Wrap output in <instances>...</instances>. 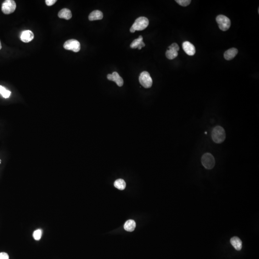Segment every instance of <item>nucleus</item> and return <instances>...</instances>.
Returning a JSON list of instances; mask_svg holds the SVG:
<instances>
[{"instance_id":"4","label":"nucleus","mask_w":259,"mask_h":259,"mask_svg":"<svg viewBox=\"0 0 259 259\" xmlns=\"http://www.w3.org/2000/svg\"><path fill=\"white\" fill-rule=\"evenodd\" d=\"M218 27L221 30L226 31L230 28L231 26L230 20L224 15H219L216 18Z\"/></svg>"},{"instance_id":"16","label":"nucleus","mask_w":259,"mask_h":259,"mask_svg":"<svg viewBox=\"0 0 259 259\" xmlns=\"http://www.w3.org/2000/svg\"><path fill=\"white\" fill-rule=\"evenodd\" d=\"M136 226V223L134 220H129L126 222L124 224V228L125 230L129 232L134 231Z\"/></svg>"},{"instance_id":"19","label":"nucleus","mask_w":259,"mask_h":259,"mask_svg":"<svg viewBox=\"0 0 259 259\" xmlns=\"http://www.w3.org/2000/svg\"><path fill=\"white\" fill-rule=\"evenodd\" d=\"M11 91L9 90L6 89L4 86L0 85V94L1 96L5 99H7L11 95Z\"/></svg>"},{"instance_id":"20","label":"nucleus","mask_w":259,"mask_h":259,"mask_svg":"<svg viewBox=\"0 0 259 259\" xmlns=\"http://www.w3.org/2000/svg\"><path fill=\"white\" fill-rule=\"evenodd\" d=\"M42 236V231L40 229L36 230L33 233V237L35 240H39Z\"/></svg>"},{"instance_id":"3","label":"nucleus","mask_w":259,"mask_h":259,"mask_svg":"<svg viewBox=\"0 0 259 259\" xmlns=\"http://www.w3.org/2000/svg\"><path fill=\"white\" fill-rule=\"evenodd\" d=\"M202 163L206 169H211L215 165V159L211 154H204L202 157Z\"/></svg>"},{"instance_id":"22","label":"nucleus","mask_w":259,"mask_h":259,"mask_svg":"<svg viewBox=\"0 0 259 259\" xmlns=\"http://www.w3.org/2000/svg\"><path fill=\"white\" fill-rule=\"evenodd\" d=\"M56 0H46L45 3L47 6H52L56 3Z\"/></svg>"},{"instance_id":"8","label":"nucleus","mask_w":259,"mask_h":259,"mask_svg":"<svg viewBox=\"0 0 259 259\" xmlns=\"http://www.w3.org/2000/svg\"><path fill=\"white\" fill-rule=\"evenodd\" d=\"M107 78L109 80L115 82L119 87L123 85V79L119 76L117 72H113L112 74H108Z\"/></svg>"},{"instance_id":"5","label":"nucleus","mask_w":259,"mask_h":259,"mask_svg":"<svg viewBox=\"0 0 259 259\" xmlns=\"http://www.w3.org/2000/svg\"><path fill=\"white\" fill-rule=\"evenodd\" d=\"M16 5L15 1L6 0L1 5V11L5 15H9L16 10Z\"/></svg>"},{"instance_id":"12","label":"nucleus","mask_w":259,"mask_h":259,"mask_svg":"<svg viewBox=\"0 0 259 259\" xmlns=\"http://www.w3.org/2000/svg\"><path fill=\"white\" fill-rule=\"evenodd\" d=\"M237 53L238 50L235 47H232L226 51L224 53V58L226 60L230 61L236 57Z\"/></svg>"},{"instance_id":"13","label":"nucleus","mask_w":259,"mask_h":259,"mask_svg":"<svg viewBox=\"0 0 259 259\" xmlns=\"http://www.w3.org/2000/svg\"><path fill=\"white\" fill-rule=\"evenodd\" d=\"M58 16L60 19L69 20L72 18V14L70 10L67 8H63L58 13Z\"/></svg>"},{"instance_id":"23","label":"nucleus","mask_w":259,"mask_h":259,"mask_svg":"<svg viewBox=\"0 0 259 259\" xmlns=\"http://www.w3.org/2000/svg\"><path fill=\"white\" fill-rule=\"evenodd\" d=\"M9 256L7 253L5 252L0 253V259H9Z\"/></svg>"},{"instance_id":"25","label":"nucleus","mask_w":259,"mask_h":259,"mask_svg":"<svg viewBox=\"0 0 259 259\" xmlns=\"http://www.w3.org/2000/svg\"><path fill=\"white\" fill-rule=\"evenodd\" d=\"M1 42H0V50H1Z\"/></svg>"},{"instance_id":"14","label":"nucleus","mask_w":259,"mask_h":259,"mask_svg":"<svg viewBox=\"0 0 259 259\" xmlns=\"http://www.w3.org/2000/svg\"><path fill=\"white\" fill-rule=\"evenodd\" d=\"M230 243L233 247L237 251H240L242 248V242L239 237H234L230 240Z\"/></svg>"},{"instance_id":"6","label":"nucleus","mask_w":259,"mask_h":259,"mask_svg":"<svg viewBox=\"0 0 259 259\" xmlns=\"http://www.w3.org/2000/svg\"><path fill=\"white\" fill-rule=\"evenodd\" d=\"M139 82L141 85L145 88H151L153 84L152 78L149 73L146 71H144L140 74Z\"/></svg>"},{"instance_id":"15","label":"nucleus","mask_w":259,"mask_h":259,"mask_svg":"<svg viewBox=\"0 0 259 259\" xmlns=\"http://www.w3.org/2000/svg\"><path fill=\"white\" fill-rule=\"evenodd\" d=\"M103 17V15L101 11L99 10H95L90 13L88 16V19L90 21H94L97 20L102 19Z\"/></svg>"},{"instance_id":"21","label":"nucleus","mask_w":259,"mask_h":259,"mask_svg":"<svg viewBox=\"0 0 259 259\" xmlns=\"http://www.w3.org/2000/svg\"><path fill=\"white\" fill-rule=\"evenodd\" d=\"M177 3L182 6H187L191 2V0H176Z\"/></svg>"},{"instance_id":"2","label":"nucleus","mask_w":259,"mask_h":259,"mask_svg":"<svg viewBox=\"0 0 259 259\" xmlns=\"http://www.w3.org/2000/svg\"><path fill=\"white\" fill-rule=\"evenodd\" d=\"M149 20L146 17H140L136 19L130 28L131 33H134L135 31H141L144 30L148 27Z\"/></svg>"},{"instance_id":"9","label":"nucleus","mask_w":259,"mask_h":259,"mask_svg":"<svg viewBox=\"0 0 259 259\" xmlns=\"http://www.w3.org/2000/svg\"><path fill=\"white\" fill-rule=\"evenodd\" d=\"M183 47L184 51L189 56H193L194 55L196 52L194 45L190 42H184L183 43Z\"/></svg>"},{"instance_id":"24","label":"nucleus","mask_w":259,"mask_h":259,"mask_svg":"<svg viewBox=\"0 0 259 259\" xmlns=\"http://www.w3.org/2000/svg\"><path fill=\"white\" fill-rule=\"evenodd\" d=\"M168 47L175 49V50H177L178 51H179V50H180V47H179L178 44H177V43H173V44H172L171 45H170V46Z\"/></svg>"},{"instance_id":"17","label":"nucleus","mask_w":259,"mask_h":259,"mask_svg":"<svg viewBox=\"0 0 259 259\" xmlns=\"http://www.w3.org/2000/svg\"><path fill=\"white\" fill-rule=\"evenodd\" d=\"M178 55V51L175 49L170 47H168V50H167L165 53V56L169 60H173L176 58Z\"/></svg>"},{"instance_id":"10","label":"nucleus","mask_w":259,"mask_h":259,"mask_svg":"<svg viewBox=\"0 0 259 259\" xmlns=\"http://www.w3.org/2000/svg\"><path fill=\"white\" fill-rule=\"evenodd\" d=\"M34 38V35L31 31L25 30L22 32L21 33L20 39L22 42L25 43H28L31 42Z\"/></svg>"},{"instance_id":"18","label":"nucleus","mask_w":259,"mask_h":259,"mask_svg":"<svg viewBox=\"0 0 259 259\" xmlns=\"http://www.w3.org/2000/svg\"><path fill=\"white\" fill-rule=\"evenodd\" d=\"M114 185L116 188L119 190H123L125 188L126 183L122 179H118L115 181Z\"/></svg>"},{"instance_id":"1","label":"nucleus","mask_w":259,"mask_h":259,"mask_svg":"<svg viewBox=\"0 0 259 259\" xmlns=\"http://www.w3.org/2000/svg\"><path fill=\"white\" fill-rule=\"evenodd\" d=\"M226 137L225 131L224 128L220 126H217L212 131V139L215 143L221 144L225 141Z\"/></svg>"},{"instance_id":"11","label":"nucleus","mask_w":259,"mask_h":259,"mask_svg":"<svg viewBox=\"0 0 259 259\" xmlns=\"http://www.w3.org/2000/svg\"><path fill=\"white\" fill-rule=\"evenodd\" d=\"M145 46L143 42V38L142 36H140L139 38L132 42L130 45V47L132 49H138L141 50L142 47Z\"/></svg>"},{"instance_id":"7","label":"nucleus","mask_w":259,"mask_h":259,"mask_svg":"<svg viewBox=\"0 0 259 259\" xmlns=\"http://www.w3.org/2000/svg\"><path fill=\"white\" fill-rule=\"evenodd\" d=\"M63 47L66 50H71L74 53H77L80 50V43L76 39H70L65 43L63 44Z\"/></svg>"}]
</instances>
